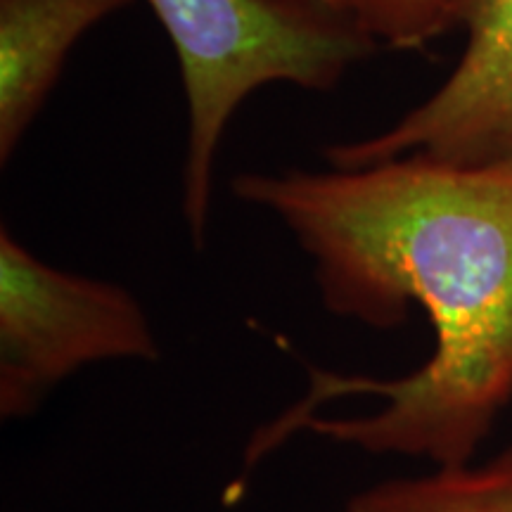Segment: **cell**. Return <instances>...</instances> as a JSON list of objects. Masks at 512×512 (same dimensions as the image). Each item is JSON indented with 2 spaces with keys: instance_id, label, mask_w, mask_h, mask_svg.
Here are the masks:
<instances>
[{
  "instance_id": "6da1fadb",
  "label": "cell",
  "mask_w": 512,
  "mask_h": 512,
  "mask_svg": "<svg viewBox=\"0 0 512 512\" xmlns=\"http://www.w3.org/2000/svg\"><path fill=\"white\" fill-rule=\"evenodd\" d=\"M230 185L294 235L330 313L392 330L420 306L434 328L430 358L394 380L309 366V392L254 434L245 470L299 430L370 456L472 463L512 403V166L406 155Z\"/></svg>"
},
{
  "instance_id": "7a4b0ae2",
  "label": "cell",
  "mask_w": 512,
  "mask_h": 512,
  "mask_svg": "<svg viewBox=\"0 0 512 512\" xmlns=\"http://www.w3.org/2000/svg\"><path fill=\"white\" fill-rule=\"evenodd\" d=\"M181 67L188 100L183 219L207 242L214 169L228 121L268 83L330 93L380 48L335 0H147Z\"/></svg>"
},
{
  "instance_id": "3957f363",
  "label": "cell",
  "mask_w": 512,
  "mask_h": 512,
  "mask_svg": "<svg viewBox=\"0 0 512 512\" xmlns=\"http://www.w3.org/2000/svg\"><path fill=\"white\" fill-rule=\"evenodd\" d=\"M157 358L150 318L126 287L60 271L0 230V418H31L93 363Z\"/></svg>"
},
{
  "instance_id": "277c9868",
  "label": "cell",
  "mask_w": 512,
  "mask_h": 512,
  "mask_svg": "<svg viewBox=\"0 0 512 512\" xmlns=\"http://www.w3.org/2000/svg\"><path fill=\"white\" fill-rule=\"evenodd\" d=\"M453 24L467 43L451 76L394 126L325 147L332 169L406 155L463 169L512 166V0H453Z\"/></svg>"
},
{
  "instance_id": "5b68a950",
  "label": "cell",
  "mask_w": 512,
  "mask_h": 512,
  "mask_svg": "<svg viewBox=\"0 0 512 512\" xmlns=\"http://www.w3.org/2000/svg\"><path fill=\"white\" fill-rule=\"evenodd\" d=\"M133 0H0V164L8 166L81 36Z\"/></svg>"
},
{
  "instance_id": "8992f818",
  "label": "cell",
  "mask_w": 512,
  "mask_h": 512,
  "mask_svg": "<svg viewBox=\"0 0 512 512\" xmlns=\"http://www.w3.org/2000/svg\"><path fill=\"white\" fill-rule=\"evenodd\" d=\"M344 512H512V446L482 465L434 467L370 486Z\"/></svg>"
},
{
  "instance_id": "52a82bcc",
  "label": "cell",
  "mask_w": 512,
  "mask_h": 512,
  "mask_svg": "<svg viewBox=\"0 0 512 512\" xmlns=\"http://www.w3.org/2000/svg\"><path fill=\"white\" fill-rule=\"evenodd\" d=\"M380 46L420 50L453 29V0H335Z\"/></svg>"
}]
</instances>
